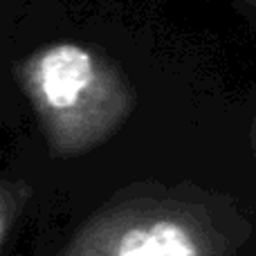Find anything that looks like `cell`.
Returning <instances> with one entry per match:
<instances>
[{
    "label": "cell",
    "mask_w": 256,
    "mask_h": 256,
    "mask_svg": "<svg viewBox=\"0 0 256 256\" xmlns=\"http://www.w3.org/2000/svg\"><path fill=\"white\" fill-rule=\"evenodd\" d=\"M27 198H30L27 184L0 180V250H2V243L7 238L12 225L16 222L18 214L25 207Z\"/></svg>",
    "instance_id": "obj_3"
},
{
    "label": "cell",
    "mask_w": 256,
    "mask_h": 256,
    "mask_svg": "<svg viewBox=\"0 0 256 256\" xmlns=\"http://www.w3.org/2000/svg\"><path fill=\"white\" fill-rule=\"evenodd\" d=\"M16 76L58 158L104 144L135 108L120 66L88 45H45L16 68Z\"/></svg>",
    "instance_id": "obj_1"
},
{
    "label": "cell",
    "mask_w": 256,
    "mask_h": 256,
    "mask_svg": "<svg viewBox=\"0 0 256 256\" xmlns=\"http://www.w3.org/2000/svg\"><path fill=\"white\" fill-rule=\"evenodd\" d=\"M254 2H256V0H254Z\"/></svg>",
    "instance_id": "obj_4"
},
{
    "label": "cell",
    "mask_w": 256,
    "mask_h": 256,
    "mask_svg": "<svg viewBox=\"0 0 256 256\" xmlns=\"http://www.w3.org/2000/svg\"><path fill=\"white\" fill-rule=\"evenodd\" d=\"M227 238L207 209L144 196L102 209L56 256H225Z\"/></svg>",
    "instance_id": "obj_2"
}]
</instances>
